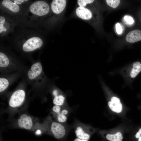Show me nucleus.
<instances>
[{
    "instance_id": "f257e3e1",
    "label": "nucleus",
    "mask_w": 141,
    "mask_h": 141,
    "mask_svg": "<svg viewBox=\"0 0 141 141\" xmlns=\"http://www.w3.org/2000/svg\"><path fill=\"white\" fill-rule=\"evenodd\" d=\"M30 10L33 14L42 16L47 14L49 10L48 4L42 1H38L33 3L30 7Z\"/></svg>"
},
{
    "instance_id": "f03ea898",
    "label": "nucleus",
    "mask_w": 141,
    "mask_h": 141,
    "mask_svg": "<svg viewBox=\"0 0 141 141\" xmlns=\"http://www.w3.org/2000/svg\"><path fill=\"white\" fill-rule=\"evenodd\" d=\"M43 44V41L40 38L33 37L25 42L22 46V49L25 52L31 51L38 48L40 49Z\"/></svg>"
},
{
    "instance_id": "7ed1b4c3",
    "label": "nucleus",
    "mask_w": 141,
    "mask_h": 141,
    "mask_svg": "<svg viewBox=\"0 0 141 141\" xmlns=\"http://www.w3.org/2000/svg\"><path fill=\"white\" fill-rule=\"evenodd\" d=\"M25 97L24 91L18 90L14 92L11 96L9 104L11 107H15L21 105L23 102Z\"/></svg>"
},
{
    "instance_id": "20e7f679",
    "label": "nucleus",
    "mask_w": 141,
    "mask_h": 141,
    "mask_svg": "<svg viewBox=\"0 0 141 141\" xmlns=\"http://www.w3.org/2000/svg\"><path fill=\"white\" fill-rule=\"evenodd\" d=\"M51 129L54 137L57 139L63 137L66 134L64 126L58 123L53 122L51 125Z\"/></svg>"
},
{
    "instance_id": "39448f33",
    "label": "nucleus",
    "mask_w": 141,
    "mask_h": 141,
    "mask_svg": "<svg viewBox=\"0 0 141 141\" xmlns=\"http://www.w3.org/2000/svg\"><path fill=\"white\" fill-rule=\"evenodd\" d=\"M42 67L40 62H38L33 64L27 73L28 78L31 80L34 79L39 76L42 71Z\"/></svg>"
},
{
    "instance_id": "423d86ee",
    "label": "nucleus",
    "mask_w": 141,
    "mask_h": 141,
    "mask_svg": "<svg viewBox=\"0 0 141 141\" xmlns=\"http://www.w3.org/2000/svg\"><path fill=\"white\" fill-rule=\"evenodd\" d=\"M66 4L65 0H54L51 4V8L55 13L59 14L61 13L64 9Z\"/></svg>"
},
{
    "instance_id": "0eeeda50",
    "label": "nucleus",
    "mask_w": 141,
    "mask_h": 141,
    "mask_svg": "<svg viewBox=\"0 0 141 141\" xmlns=\"http://www.w3.org/2000/svg\"><path fill=\"white\" fill-rule=\"evenodd\" d=\"M18 124L19 127L26 129L31 128L32 122L31 118L25 114H22L18 120Z\"/></svg>"
},
{
    "instance_id": "6e6552de",
    "label": "nucleus",
    "mask_w": 141,
    "mask_h": 141,
    "mask_svg": "<svg viewBox=\"0 0 141 141\" xmlns=\"http://www.w3.org/2000/svg\"><path fill=\"white\" fill-rule=\"evenodd\" d=\"M110 109L113 111L117 113H120L122 109V105L120 99L117 97L113 96L111 97V101L108 103Z\"/></svg>"
},
{
    "instance_id": "1a4fd4ad",
    "label": "nucleus",
    "mask_w": 141,
    "mask_h": 141,
    "mask_svg": "<svg viewBox=\"0 0 141 141\" xmlns=\"http://www.w3.org/2000/svg\"><path fill=\"white\" fill-rule=\"evenodd\" d=\"M126 39L130 43H134L141 40V31L135 30L131 31L126 35Z\"/></svg>"
},
{
    "instance_id": "9d476101",
    "label": "nucleus",
    "mask_w": 141,
    "mask_h": 141,
    "mask_svg": "<svg viewBox=\"0 0 141 141\" xmlns=\"http://www.w3.org/2000/svg\"><path fill=\"white\" fill-rule=\"evenodd\" d=\"M76 13L78 17L83 20H89L92 16L90 11L85 7H79L77 8L76 10Z\"/></svg>"
},
{
    "instance_id": "9b49d317",
    "label": "nucleus",
    "mask_w": 141,
    "mask_h": 141,
    "mask_svg": "<svg viewBox=\"0 0 141 141\" xmlns=\"http://www.w3.org/2000/svg\"><path fill=\"white\" fill-rule=\"evenodd\" d=\"M2 4L4 7L13 12L17 13L19 10L20 8L19 5L15 3L10 0H3Z\"/></svg>"
},
{
    "instance_id": "f8f14e48",
    "label": "nucleus",
    "mask_w": 141,
    "mask_h": 141,
    "mask_svg": "<svg viewBox=\"0 0 141 141\" xmlns=\"http://www.w3.org/2000/svg\"><path fill=\"white\" fill-rule=\"evenodd\" d=\"M84 129L81 126L77 127L75 133L77 138L88 140L90 138V134L85 132Z\"/></svg>"
},
{
    "instance_id": "ddd939ff",
    "label": "nucleus",
    "mask_w": 141,
    "mask_h": 141,
    "mask_svg": "<svg viewBox=\"0 0 141 141\" xmlns=\"http://www.w3.org/2000/svg\"><path fill=\"white\" fill-rule=\"evenodd\" d=\"M141 71V63L139 61L134 62L130 73V75L133 78H135Z\"/></svg>"
},
{
    "instance_id": "4468645a",
    "label": "nucleus",
    "mask_w": 141,
    "mask_h": 141,
    "mask_svg": "<svg viewBox=\"0 0 141 141\" xmlns=\"http://www.w3.org/2000/svg\"><path fill=\"white\" fill-rule=\"evenodd\" d=\"M106 138L110 141H122L123 137L121 133L118 132L114 134H107Z\"/></svg>"
},
{
    "instance_id": "2eb2a0df",
    "label": "nucleus",
    "mask_w": 141,
    "mask_h": 141,
    "mask_svg": "<svg viewBox=\"0 0 141 141\" xmlns=\"http://www.w3.org/2000/svg\"><path fill=\"white\" fill-rule=\"evenodd\" d=\"M10 61L7 56L3 53H0V67L5 68L9 64Z\"/></svg>"
},
{
    "instance_id": "dca6fc26",
    "label": "nucleus",
    "mask_w": 141,
    "mask_h": 141,
    "mask_svg": "<svg viewBox=\"0 0 141 141\" xmlns=\"http://www.w3.org/2000/svg\"><path fill=\"white\" fill-rule=\"evenodd\" d=\"M65 97L62 95H57L55 97L53 100V103L55 105H62L64 103Z\"/></svg>"
},
{
    "instance_id": "f3484780",
    "label": "nucleus",
    "mask_w": 141,
    "mask_h": 141,
    "mask_svg": "<svg viewBox=\"0 0 141 141\" xmlns=\"http://www.w3.org/2000/svg\"><path fill=\"white\" fill-rule=\"evenodd\" d=\"M9 83L8 80L3 78H0V92H2L5 90L8 87Z\"/></svg>"
},
{
    "instance_id": "a211bd4d",
    "label": "nucleus",
    "mask_w": 141,
    "mask_h": 141,
    "mask_svg": "<svg viewBox=\"0 0 141 141\" xmlns=\"http://www.w3.org/2000/svg\"><path fill=\"white\" fill-rule=\"evenodd\" d=\"M107 4L114 8H116L119 4L120 1L119 0H106Z\"/></svg>"
},
{
    "instance_id": "6ab92c4d",
    "label": "nucleus",
    "mask_w": 141,
    "mask_h": 141,
    "mask_svg": "<svg viewBox=\"0 0 141 141\" xmlns=\"http://www.w3.org/2000/svg\"><path fill=\"white\" fill-rule=\"evenodd\" d=\"M93 0H78L77 3L79 7H84L88 4L92 3Z\"/></svg>"
},
{
    "instance_id": "aec40b11",
    "label": "nucleus",
    "mask_w": 141,
    "mask_h": 141,
    "mask_svg": "<svg viewBox=\"0 0 141 141\" xmlns=\"http://www.w3.org/2000/svg\"><path fill=\"white\" fill-rule=\"evenodd\" d=\"M5 21V18L2 16H0V33L3 31L5 32L7 31L6 28L3 26Z\"/></svg>"
},
{
    "instance_id": "412c9836",
    "label": "nucleus",
    "mask_w": 141,
    "mask_h": 141,
    "mask_svg": "<svg viewBox=\"0 0 141 141\" xmlns=\"http://www.w3.org/2000/svg\"><path fill=\"white\" fill-rule=\"evenodd\" d=\"M57 119L59 122H64L66 121L67 118L65 115L60 113L58 115Z\"/></svg>"
},
{
    "instance_id": "4be33fe9",
    "label": "nucleus",
    "mask_w": 141,
    "mask_h": 141,
    "mask_svg": "<svg viewBox=\"0 0 141 141\" xmlns=\"http://www.w3.org/2000/svg\"><path fill=\"white\" fill-rule=\"evenodd\" d=\"M124 19L128 24H132L134 22V20L132 17L128 15L125 16Z\"/></svg>"
},
{
    "instance_id": "5701e85b",
    "label": "nucleus",
    "mask_w": 141,
    "mask_h": 141,
    "mask_svg": "<svg viewBox=\"0 0 141 141\" xmlns=\"http://www.w3.org/2000/svg\"><path fill=\"white\" fill-rule=\"evenodd\" d=\"M52 110L54 112L59 114L61 110V107L60 106L55 105L53 107Z\"/></svg>"
},
{
    "instance_id": "b1692460",
    "label": "nucleus",
    "mask_w": 141,
    "mask_h": 141,
    "mask_svg": "<svg viewBox=\"0 0 141 141\" xmlns=\"http://www.w3.org/2000/svg\"><path fill=\"white\" fill-rule=\"evenodd\" d=\"M116 31L119 34H120L122 33V28L120 25L119 23H117L116 25Z\"/></svg>"
},
{
    "instance_id": "393cba45",
    "label": "nucleus",
    "mask_w": 141,
    "mask_h": 141,
    "mask_svg": "<svg viewBox=\"0 0 141 141\" xmlns=\"http://www.w3.org/2000/svg\"><path fill=\"white\" fill-rule=\"evenodd\" d=\"M136 138L139 139L141 137V128L140 129L139 131L136 133L135 136Z\"/></svg>"
},
{
    "instance_id": "a878e982",
    "label": "nucleus",
    "mask_w": 141,
    "mask_h": 141,
    "mask_svg": "<svg viewBox=\"0 0 141 141\" xmlns=\"http://www.w3.org/2000/svg\"><path fill=\"white\" fill-rule=\"evenodd\" d=\"M14 3H16L17 4H21L24 1H27V0H13Z\"/></svg>"
},
{
    "instance_id": "bb28decb",
    "label": "nucleus",
    "mask_w": 141,
    "mask_h": 141,
    "mask_svg": "<svg viewBox=\"0 0 141 141\" xmlns=\"http://www.w3.org/2000/svg\"><path fill=\"white\" fill-rule=\"evenodd\" d=\"M68 112V111L67 110L64 109L62 111L61 113L62 114L66 115L67 114Z\"/></svg>"
},
{
    "instance_id": "cd10ccee",
    "label": "nucleus",
    "mask_w": 141,
    "mask_h": 141,
    "mask_svg": "<svg viewBox=\"0 0 141 141\" xmlns=\"http://www.w3.org/2000/svg\"><path fill=\"white\" fill-rule=\"evenodd\" d=\"M74 141H88V140L77 138L74 139Z\"/></svg>"
},
{
    "instance_id": "c85d7f7f",
    "label": "nucleus",
    "mask_w": 141,
    "mask_h": 141,
    "mask_svg": "<svg viewBox=\"0 0 141 141\" xmlns=\"http://www.w3.org/2000/svg\"><path fill=\"white\" fill-rule=\"evenodd\" d=\"M53 95L55 97L58 94V92L56 90H54L53 91Z\"/></svg>"
},
{
    "instance_id": "c756f323",
    "label": "nucleus",
    "mask_w": 141,
    "mask_h": 141,
    "mask_svg": "<svg viewBox=\"0 0 141 141\" xmlns=\"http://www.w3.org/2000/svg\"><path fill=\"white\" fill-rule=\"evenodd\" d=\"M40 133H41L40 131L39 130H37L36 132V134H40Z\"/></svg>"
},
{
    "instance_id": "7c9ffc66",
    "label": "nucleus",
    "mask_w": 141,
    "mask_h": 141,
    "mask_svg": "<svg viewBox=\"0 0 141 141\" xmlns=\"http://www.w3.org/2000/svg\"><path fill=\"white\" fill-rule=\"evenodd\" d=\"M138 141H141V137L138 139Z\"/></svg>"
}]
</instances>
